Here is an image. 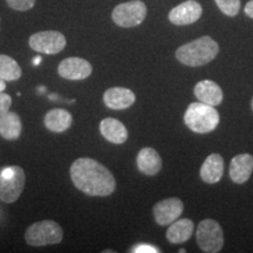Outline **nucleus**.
Listing matches in <instances>:
<instances>
[{"mask_svg":"<svg viewBox=\"0 0 253 253\" xmlns=\"http://www.w3.org/2000/svg\"><path fill=\"white\" fill-rule=\"evenodd\" d=\"M71 179L75 188L88 196L106 197L116 189L113 173L93 158H78L71 166Z\"/></svg>","mask_w":253,"mask_h":253,"instance_id":"1","label":"nucleus"},{"mask_svg":"<svg viewBox=\"0 0 253 253\" xmlns=\"http://www.w3.org/2000/svg\"><path fill=\"white\" fill-rule=\"evenodd\" d=\"M218 52V43L212 38L205 36L179 47L176 50V58L189 67H199L212 61Z\"/></svg>","mask_w":253,"mask_h":253,"instance_id":"2","label":"nucleus"},{"mask_svg":"<svg viewBox=\"0 0 253 253\" xmlns=\"http://www.w3.org/2000/svg\"><path fill=\"white\" fill-rule=\"evenodd\" d=\"M184 122L190 130L197 134H208L216 129L219 123V114L213 106L199 101L188 107L184 114Z\"/></svg>","mask_w":253,"mask_h":253,"instance_id":"3","label":"nucleus"},{"mask_svg":"<svg viewBox=\"0 0 253 253\" xmlns=\"http://www.w3.org/2000/svg\"><path fill=\"white\" fill-rule=\"evenodd\" d=\"M63 239L62 227L54 220H40L26 230L25 240L31 246L55 245Z\"/></svg>","mask_w":253,"mask_h":253,"instance_id":"4","label":"nucleus"},{"mask_svg":"<svg viewBox=\"0 0 253 253\" xmlns=\"http://www.w3.org/2000/svg\"><path fill=\"white\" fill-rule=\"evenodd\" d=\"M26 175L18 166L2 168L0 171V201L4 203H14L24 191Z\"/></svg>","mask_w":253,"mask_h":253,"instance_id":"5","label":"nucleus"},{"mask_svg":"<svg viewBox=\"0 0 253 253\" xmlns=\"http://www.w3.org/2000/svg\"><path fill=\"white\" fill-rule=\"evenodd\" d=\"M147 6L141 0L123 2L113 9L112 19L120 27H135L141 25L147 17Z\"/></svg>","mask_w":253,"mask_h":253,"instance_id":"6","label":"nucleus"},{"mask_svg":"<svg viewBox=\"0 0 253 253\" xmlns=\"http://www.w3.org/2000/svg\"><path fill=\"white\" fill-rule=\"evenodd\" d=\"M196 240L202 251L217 253L223 249L224 233L219 224L213 219H204L199 223Z\"/></svg>","mask_w":253,"mask_h":253,"instance_id":"7","label":"nucleus"},{"mask_svg":"<svg viewBox=\"0 0 253 253\" xmlns=\"http://www.w3.org/2000/svg\"><path fill=\"white\" fill-rule=\"evenodd\" d=\"M30 47L42 54H58L65 49L67 40L65 36L58 31H42L32 34L28 39Z\"/></svg>","mask_w":253,"mask_h":253,"instance_id":"8","label":"nucleus"},{"mask_svg":"<svg viewBox=\"0 0 253 253\" xmlns=\"http://www.w3.org/2000/svg\"><path fill=\"white\" fill-rule=\"evenodd\" d=\"M183 202L178 198H167L154 205L153 212L158 225L169 226L181 217L183 212Z\"/></svg>","mask_w":253,"mask_h":253,"instance_id":"9","label":"nucleus"},{"mask_svg":"<svg viewBox=\"0 0 253 253\" xmlns=\"http://www.w3.org/2000/svg\"><path fill=\"white\" fill-rule=\"evenodd\" d=\"M93 67H91L90 62L87 60L77 58V56H72L62 60L60 62L58 67L59 75L66 80H84L88 77H90Z\"/></svg>","mask_w":253,"mask_h":253,"instance_id":"10","label":"nucleus"},{"mask_svg":"<svg viewBox=\"0 0 253 253\" xmlns=\"http://www.w3.org/2000/svg\"><path fill=\"white\" fill-rule=\"evenodd\" d=\"M203 13V8L195 0H186L169 12V20L177 26H185L196 23Z\"/></svg>","mask_w":253,"mask_h":253,"instance_id":"11","label":"nucleus"},{"mask_svg":"<svg viewBox=\"0 0 253 253\" xmlns=\"http://www.w3.org/2000/svg\"><path fill=\"white\" fill-rule=\"evenodd\" d=\"M134 91L128 88L114 87L104 91L103 102L107 107L114 110H122L131 107L135 103Z\"/></svg>","mask_w":253,"mask_h":253,"instance_id":"12","label":"nucleus"},{"mask_svg":"<svg viewBox=\"0 0 253 253\" xmlns=\"http://www.w3.org/2000/svg\"><path fill=\"white\" fill-rule=\"evenodd\" d=\"M253 171V156L250 154H239L231 160L230 177L237 184H244L249 181Z\"/></svg>","mask_w":253,"mask_h":253,"instance_id":"13","label":"nucleus"},{"mask_svg":"<svg viewBox=\"0 0 253 253\" xmlns=\"http://www.w3.org/2000/svg\"><path fill=\"white\" fill-rule=\"evenodd\" d=\"M101 135L113 144H123L128 140V130L119 120L107 118L100 123Z\"/></svg>","mask_w":253,"mask_h":253,"instance_id":"14","label":"nucleus"},{"mask_svg":"<svg viewBox=\"0 0 253 253\" xmlns=\"http://www.w3.org/2000/svg\"><path fill=\"white\" fill-rule=\"evenodd\" d=\"M224 173V160L219 154H211L204 161L203 166L201 168L202 181L208 184H214L221 179Z\"/></svg>","mask_w":253,"mask_h":253,"instance_id":"15","label":"nucleus"},{"mask_svg":"<svg viewBox=\"0 0 253 253\" xmlns=\"http://www.w3.org/2000/svg\"><path fill=\"white\" fill-rule=\"evenodd\" d=\"M195 95L201 102L210 106H219L223 101V90L216 82L211 80L199 81L195 86Z\"/></svg>","mask_w":253,"mask_h":253,"instance_id":"16","label":"nucleus"},{"mask_svg":"<svg viewBox=\"0 0 253 253\" xmlns=\"http://www.w3.org/2000/svg\"><path fill=\"white\" fill-rule=\"evenodd\" d=\"M138 170L148 176H155L162 169V160L160 154L153 148H143L136 158Z\"/></svg>","mask_w":253,"mask_h":253,"instance_id":"17","label":"nucleus"},{"mask_svg":"<svg viewBox=\"0 0 253 253\" xmlns=\"http://www.w3.org/2000/svg\"><path fill=\"white\" fill-rule=\"evenodd\" d=\"M195 230V224L191 219L183 218V219H176L169 225L167 231V239L171 244H181L191 238Z\"/></svg>","mask_w":253,"mask_h":253,"instance_id":"18","label":"nucleus"},{"mask_svg":"<svg viewBox=\"0 0 253 253\" xmlns=\"http://www.w3.org/2000/svg\"><path fill=\"white\" fill-rule=\"evenodd\" d=\"M43 123L48 130L53 132H63L68 130L73 125L72 114L66 109L55 108L49 110L45 115Z\"/></svg>","mask_w":253,"mask_h":253,"instance_id":"19","label":"nucleus"},{"mask_svg":"<svg viewBox=\"0 0 253 253\" xmlns=\"http://www.w3.org/2000/svg\"><path fill=\"white\" fill-rule=\"evenodd\" d=\"M23 126L17 113L8 112L0 116V136L5 140H18L21 135Z\"/></svg>","mask_w":253,"mask_h":253,"instance_id":"20","label":"nucleus"},{"mask_svg":"<svg viewBox=\"0 0 253 253\" xmlns=\"http://www.w3.org/2000/svg\"><path fill=\"white\" fill-rule=\"evenodd\" d=\"M23 75L19 63L11 56L0 54V79L5 81H17Z\"/></svg>","mask_w":253,"mask_h":253,"instance_id":"21","label":"nucleus"},{"mask_svg":"<svg viewBox=\"0 0 253 253\" xmlns=\"http://www.w3.org/2000/svg\"><path fill=\"white\" fill-rule=\"evenodd\" d=\"M221 12L229 17H236L240 9V0H214Z\"/></svg>","mask_w":253,"mask_h":253,"instance_id":"22","label":"nucleus"},{"mask_svg":"<svg viewBox=\"0 0 253 253\" xmlns=\"http://www.w3.org/2000/svg\"><path fill=\"white\" fill-rule=\"evenodd\" d=\"M36 1L37 0H6L9 7L19 12H25L31 9L36 5Z\"/></svg>","mask_w":253,"mask_h":253,"instance_id":"23","label":"nucleus"},{"mask_svg":"<svg viewBox=\"0 0 253 253\" xmlns=\"http://www.w3.org/2000/svg\"><path fill=\"white\" fill-rule=\"evenodd\" d=\"M11 106H12L11 96L7 94H5L4 91L0 93V116H1L2 114L7 113L9 108H11Z\"/></svg>","mask_w":253,"mask_h":253,"instance_id":"24","label":"nucleus"},{"mask_svg":"<svg viewBox=\"0 0 253 253\" xmlns=\"http://www.w3.org/2000/svg\"><path fill=\"white\" fill-rule=\"evenodd\" d=\"M131 252L132 253H158L161 252V250L149 244H138L131 249Z\"/></svg>","mask_w":253,"mask_h":253,"instance_id":"25","label":"nucleus"},{"mask_svg":"<svg viewBox=\"0 0 253 253\" xmlns=\"http://www.w3.org/2000/svg\"><path fill=\"white\" fill-rule=\"evenodd\" d=\"M244 11H245V14L248 15V17L253 19V0H250L248 4H246Z\"/></svg>","mask_w":253,"mask_h":253,"instance_id":"26","label":"nucleus"},{"mask_svg":"<svg viewBox=\"0 0 253 253\" xmlns=\"http://www.w3.org/2000/svg\"><path fill=\"white\" fill-rule=\"evenodd\" d=\"M5 89H6V82L5 80H1V79H0V93H2Z\"/></svg>","mask_w":253,"mask_h":253,"instance_id":"27","label":"nucleus"},{"mask_svg":"<svg viewBox=\"0 0 253 253\" xmlns=\"http://www.w3.org/2000/svg\"><path fill=\"white\" fill-rule=\"evenodd\" d=\"M40 62H41V56H36V58L33 59V65L34 66L40 65Z\"/></svg>","mask_w":253,"mask_h":253,"instance_id":"28","label":"nucleus"},{"mask_svg":"<svg viewBox=\"0 0 253 253\" xmlns=\"http://www.w3.org/2000/svg\"><path fill=\"white\" fill-rule=\"evenodd\" d=\"M252 109H253V99H252Z\"/></svg>","mask_w":253,"mask_h":253,"instance_id":"29","label":"nucleus"}]
</instances>
